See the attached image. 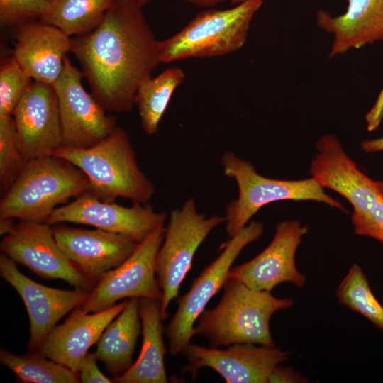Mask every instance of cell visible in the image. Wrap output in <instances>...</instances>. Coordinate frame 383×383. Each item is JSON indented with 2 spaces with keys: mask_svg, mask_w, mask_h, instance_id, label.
<instances>
[{
  "mask_svg": "<svg viewBox=\"0 0 383 383\" xmlns=\"http://www.w3.org/2000/svg\"><path fill=\"white\" fill-rule=\"evenodd\" d=\"M143 335L138 357L123 374L113 377L116 383H166L164 362L167 349L163 340L160 301L138 299Z\"/></svg>",
  "mask_w": 383,
  "mask_h": 383,
  "instance_id": "44dd1931",
  "label": "cell"
},
{
  "mask_svg": "<svg viewBox=\"0 0 383 383\" xmlns=\"http://www.w3.org/2000/svg\"><path fill=\"white\" fill-rule=\"evenodd\" d=\"M307 379L299 374L289 367L281 366L275 367L271 374L268 382H306Z\"/></svg>",
  "mask_w": 383,
  "mask_h": 383,
  "instance_id": "1f68e13d",
  "label": "cell"
},
{
  "mask_svg": "<svg viewBox=\"0 0 383 383\" xmlns=\"http://www.w3.org/2000/svg\"><path fill=\"white\" fill-rule=\"evenodd\" d=\"M221 163L223 174L233 179L238 189V197L226 207V231L229 238L243 229L262 206L278 201H316L346 211L313 177L301 180L265 177L231 151L222 155Z\"/></svg>",
  "mask_w": 383,
  "mask_h": 383,
  "instance_id": "8992f818",
  "label": "cell"
},
{
  "mask_svg": "<svg viewBox=\"0 0 383 383\" xmlns=\"http://www.w3.org/2000/svg\"><path fill=\"white\" fill-rule=\"evenodd\" d=\"M25 160L20 150L12 116L0 117V185L4 194L21 172Z\"/></svg>",
  "mask_w": 383,
  "mask_h": 383,
  "instance_id": "4316f807",
  "label": "cell"
},
{
  "mask_svg": "<svg viewBox=\"0 0 383 383\" xmlns=\"http://www.w3.org/2000/svg\"><path fill=\"white\" fill-rule=\"evenodd\" d=\"M95 353L88 352L80 361L77 367V374L80 382L83 383H110L111 379L104 375L98 367Z\"/></svg>",
  "mask_w": 383,
  "mask_h": 383,
  "instance_id": "4dcf8cb0",
  "label": "cell"
},
{
  "mask_svg": "<svg viewBox=\"0 0 383 383\" xmlns=\"http://www.w3.org/2000/svg\"><path fill=\"white\" fill-rule=\"evenodd\" d=\"M230 1H231V2L232 4H237L241 2V1H244V0H230Z\"/></svg>",
  "mask_w": 383,
  "mask_h": 383,
  "instance_id": "f35d334b",
  "label": "cell"
},
{
  "mask_svg": "<svg viewBox=\"0 0 383 383\" xmlns=\"http://www.w3.org/2000/svg\"><path fill=\"white\" fill-rule=\"evenodd\" d=\"M165 231V226L160 227L138 243L123 262L101 277L90 289L87 300L75 310L84 313L99 312L126 298L161 301L162 292L155 274V258Z\"/></svg>",
  "mask_w": 383,
  "mask_h": 383,
  "instance_id": "9c48e42d",
  "label": "cell"
},
{
  "mask_svg": "<svg viewBox=\"0 0 383 383\" xmlns=\"http://www.w3.org/2000/svg\"><path fill=\"white\" fill-rule=\"evenodd\" d=\"M362 148L367 152H377L383 151V138L364 140Z\"/></svg>",
  "mask_w": 383,
  "mask_h": 383,
  "instance_id": "836d02e7",
  "label": "cell"
},
{
  "mask_svg": "<svg viewBox=\"0 0 383 383\" xmlns=\"http://www.w3.org/2000/svg\"><path fill=\"white\" fill-rule=\"evenodd\" d=\"M218 304L205 309L196 321L194 335L206 338L211 347L250 343L274 347L270 321L277 311L293 305L289 298H277L271 292L252 289L228 278Z\"/></svg>",
  "mask_w": 383,
  "mask_h": 383,
  "instance_id": "7a4b0ae2",
  "label": "cell"
},
{
  "mask_svg": "<svg viewBox=\"0 0 383 383\" xmlns=\"http://www.w3.org/2000/svg\"><path fill=\"white\" fill-rule=\"evenodd\" d=\"M52 231L65 255L94 285L104 274L123 262L138 244L124 235L99 228L58 226Z\"/></svg>",
  "mask_w": 383,
  "mask_h": 383,
  "instance_id": "e0dca14e",
  "label": "cell"
},
{
  "mask_svg": "<svg viewBox=\"0 0 383 383\" xmlns=\"http://www.w3.org/2000/svg\"><path fill=\"white\" fill-rule=\"evenodd\" d=\"M184 78L183 71L177 67L165 70L155 77H150L139 87L135 99L143 131L148 135L158 129L170 99Z\"/></svg>",
  "mask_w": 383,
  "mask_h": 383,
  "instance_id": "cb8c5ba5",
  "label": "cell"
},
{
  "mask_svg": "<svg viewBox=\"0 0 383 383\" xmlns=\"http://www.w3.org/2000/svg\"><path fill=\"white\" fill-rule=\"evenodd\" d=\"M379 189L381 192L383 194V181H377Z\"/></svg>",
  "mask_w": 383,
  "mask_h": 383,
  "instance_id": "8d00e7d4",
  "label": "cell"
},
{
  "mask_svg": "<svg viewBox=\"0 0 383 383\" xmlns=\"http://www.w3.org/2000/svg\"><path fill=\"white\" fill-rule=\"evenodd\" d=\"M262 4V0H244L232 8L200 12L178 33L159 41L160 62L220 57L239 50Z\"/></svg>",
  "mask_w": 383,
  "mask_h": 383,
  "instance_id": "5b68a950",
  "label": "cell"
},
{
  "mask_svg": "<svg viewBox=\"0 0 383 383\" xmlns=\"http://www.w3.org/2000/svg\"><path fill=\"white\" fill-rule=\"evenodd\" d=\"M166 213L155 211L146 204L135 202L124 206L105 201L87 192L71 203L56 208L46 223L62 222L89 225L128 236L140 243L157 228L164 226Z\"/></svg>",
  "mask_w": 383,
  "mask_h": 383,
  "instance_id": "7c38bea8",
  "label": "cell"
},
{
  "mask_svg": "<svg viewBox=\"0 0 383 383\" xmlns=\"http://www.w3.org/2000/svg\"><path fill=\"white\" fill-rule=\"evenodd\" d=\"M128 300L103 311L84 313L73 310L48 334L35 352L77 373V367L91 346L98 342L106 326L124 309Z\"/></svg>",
  "mask_w": 383,
  "mask_h": 383,
  "instance_id": "d6986e66",
  "label": "cell"
},
{
  "mask_svg": "<svg viewBox=\"0 0 383 383\" xmlns=\"http://www.w3.org/2000/svg\"><path fill=\"white\" fill-rule=\"evenodd\" d=\"M316 22L333 36L329 57L340 55L383 39V0H348L345 13L333 16L319 10Z\"/></svg>",
  "mask_w": 383,
  "mask_h": 383,
  "instance_id": "ffe728a7",
  "label": "cell"
},
{
  "mask_svg": "<svg viewBox=\"0 0 383 383\" xmlns=\"http://www.w3.org/2000/svg\"><path fill=\"white\" fill-rule=\"evenodd\" d=\"M33 79L11 56L0 67V117L11 116Z\"/></svg>",
  "mask_w": 383,
  "mask_h": 383,
  "instance_id": "83f0119b",
  "label": "cell"
},
{
  "mask_svg": "<svg viewBox=\"0 0 383 383\" xmlns=\"http://www.w3.org/2000/svg\"><path fill=\"white\" fill-rule=\"evenodd\" d=\"M143 6L138 0H116L97 28L71 37L70 52L106 111H130L139 87L160 63Z\"/></svg>",
  "mask_w": 383,
  "mask_h": 383,
  "instance_id": "6da1fadb",
  "label": "cell"
},
{
  "mask_svg": "<svg viewBox=\"0 0 383 383\" xmlns=\"http://www.w3.org/2000/svg\"><path fill=\"white\" fill-rule=\"evenodd\" d=\"M141 329L138 299H129L124 309L102 333L94 353L113 377L123 374L133 365Z\"/></svg>",
  "mask_w": 383,
  "mask_h": 383,
  "instance_id": "7402d4cb",
  "label": "cell"
},
{
  "mask_svg": "<svg viewBox=\"0 0 383 383\" xmlns=\"http://www.w3.org/2000/svg\"><path fill=\"white\" fill-rule=\"evenodd\" d=\"M225 222V216H206L199 213L192 199L171 211L155 258V274L162 292V319L167 316L170 302L178 296L197 249L214 228Z\"/></svg>",
  "mask_w": 383,
  "mask_h": 383,
  "instance_id": "52a82bcc",
  "label": "cell"
},
{
  "mask_svg": "<svg viewBox=\"0 0 383 383\" xmlns=\"http://www.w3.org/2000/svg\"><path fill=\"white\" fill-rule=\"evenodd\" d=\"M351 218L356 234L372 238L383 244V194L378 185L353 210Z\"/></svg>",
  "mask_w": 383,
  "mask_h": 383,
  "instance_id": "f1b7e54d",
  "label": "cell"
},
{
  "mask_svg": "<svg viewBox=\"0 0 383 383\" xmlns=\"http://www.w3.org/2000/svg\"><path fill=\"white\" fill-rule=\"evenodd\" d=\"M383 118V89L379 92L375 103L365 116L367 130L372 131L380 124Z\"/></svg>",
  "mask_w": 383,
  "mask_h": 383,
  "instance_id": "d6a6232c",
  "label": "cell"
},
{
  "mask_svg": "<svg viewBox=\"0 0 383 383\" xmlns=\"http://www.w3.org/2000/svg\"><path fill=\"white\" fill-rule=\"evenodd\" d=\"M3 254L45 279H62L76 289H91L82 274L58 246L46 222L21 221L1 242Z\"/></svg>",
  "mask_w": 383,
  "mask_h": 383,
  "instance_id": "8fae6325",
  "label": "cell"
},
{
  "mask_svg": "<svg viewBox=\"0 0 383 383\" xmlns=\"http://www.w3.org/2000/svg\"><path fill=\"white\" fill-rule=\"evenodd\" d=\"M336 298L340 304L362 315L383 331V306L372 293L359 265H351L337 288Z\"/></svg>",
  "mask_w": 383,
  "mask_h": 383,
  "instance_id": "484cf974",
  "label": "cell"
},
{
  "mask_svg": "<svg viewBox=\"0 0 383 383\" xmlns=\"http://www.w3.org/2000/svg\"><path fill=\"white\" fill-rule=\"evenodd\" d=\"M185 372L195 379L202 367H209L227 383H267L276 367L289 353L274 347L250 343L233 344L226 349L189 344L185 350Z\"/></svg>",
  "mask_w": 383,
  "mask_h": 383,
  "instance_id": "4fadbf2b",
  "label": "cell"
},
{
  "mask_svg": "<svg viewBox=\"0 0 383 383\" xmlns=\"http://www.w3.org/2000/svg\"><path fill=\"white\" fill-rule=\"evenodd\" d=\"M13 219L11 218H0V235L1 236L4 237L12 231L16 225Z\"/></svg>",
  "mask_w": 383,
  "mask_h": 383,
  "instance_id": "e575fe53",
  "label": "cell"
},
{
  "mask_svg": "<svg viewBox=\"0 0 383 383\" xmlns=\"http://www.w3.org/2000/svg\"><path fill=\"white\" fill-rule=\"evenodd\" d=\"M116 0H50L39 21L52 25L70 37L97 28Z\"/></svg>",
  "mask_w": 383,
  "mask_h": 383,
  "instance_id": "603a6c76",
  "label": "cell"
},
{
  "mask_svg": "<svg viewBox=\"0 0 383 383\" xmlns=\"http://www.w3.org/2000/svg\"><path fill=\"white\" fill-rule=\"evenodd\" d=\"M50 155L77 167L90 182V192L100 199L113 202L121 197L146 204L155 187L140 170L128 135L116 127L96 145L87 148L60 146Z\"/></svg>",
  "mask_w": 383,
  "mask_h": 383,
  "instance_id": "3957f363",
  "label": "cell"
},
{
  "mask_svg": "<svg viewBox=\"0 0 383 383\" xmlns=\"http://www.w3.org/2000/svg\"><path fill=\"white\" fill-rule=\"evenodd\" d=\"M82 72L65 57L62 72L52 84L57 95L62 132V146L91 147L116 127V119L106 113L82 84Z\"/></svg>",
  "mask_w": 383,
  "mask_h": 383,
  "instance_id": "30bf717a",
  "label": "cell"
},
{
  "mask_svg": "<svg viewBox=\"0 0 383 383\" xmlns=\"http://www.w3.org/2000/svg\"><path fill=\"white\" fill-rule=\"evenodd\" d=\"M12 116L25 161L50 155L62 145L58 102L52 85L33 80Z\"/></svg>",
  "mask_w": 383,
  "mask_h": 383,
  "instance_id": "2e32d148",
  "label": "cell"
},
{
  "mask_svg": "<svg viewBox=\"0 0 383 383\" xmlns=\"http://www.w3.org/2000/svg\"><path fill=\"white\" fill-rule=\"evenodd\" d=\"M188 3L200 7H212L227 0H184Z\"/></svg>",
  "mask_w": 383,
  "mask_h": 383,
  "instance_id": "d590c367",
  "label": "cell"
},
{
  "mask_svg": "<svg viewBox=\"0 0 383 383\" xmlns=\"http://www.w3.org/2000/svg\"><path fill=\"white\" fill-rule=\"evenodd\" d=\"M143 6H145L147 3L151 1L152 0H138Z\"/></svg>",
  "mask_w": 383,
  "mask_h": 383,
  "instance_id": "74e56055",
  "label": "cell"
},
{
  "mask_svg": "<svg viewBox=\"0 0 383 383\" xmlns=\"http://www.w3.org/2000/svg\"><path fill=\"white\" fill-rule=\"evenodd\" d=\"M0 362L23 383H78L79 375L68 367L35 351L23 355L0 350Z\"/></svg>",
  "mask_w": 383,
  "mask_h": 383,
  "instance_id": "d4e9b609",
  "label": "cell"
},
{
  "mask_svg": "<svg viewBox=\"0 0 383 383\" xmlns=\"http://www.w3.org/2000/svg\"><path fill=\"white\" fill-rule=\"evenodd\" d=\"M77 167L52 155L26 160L0 201V218L46 222L57 205L90 192Z\"/></svg>",
  "mask_w": 383,
  "mask_h": 383,
  "instance_id": "277c9868",
  "label": "cell"
},
{
  "mask_svg": "<svg viewBox=\"0 0 383 383\" xmlns=\"http://www.w3.org/2000/svg\"><path fill=\"white\" fill-rule=\"evenodd\" d=\"M50 0H0V21L16 27L40 19Z\"/></svg>",
  "mask_w": 383,
  "mask_h": 383,
  "instance_id": "f546056e",
  "label": "cell"
},
{
  "mask_svg": "<svg viewBox=\"0 0 383 383\" xmlns=\"http://www.w3.org/2000/svg\"><path fill=\"white\" fill-rule=\"evenodd\" d=\"M15 31L12 56L33 80L52 85L70 52L71 37L39 20L19 25Z\"/></svg>",
  "mask_w": 383,
  "mask_h": 383,
  "instance_id": "ac0fdd59",
  "label": "cell"
},
{
  "mask_svg": "<svg viewBox=\"0 0 383 383\" xmlns=\"http://www.w3.org/2000/svg\"><path fill=\"white\" fill-rule=\"evenodd\" d=\"M307 229L296 221L279 223L270 243L256 257L232 267L228 278L235 279L257 290H272L279 284L290 282L299 288L306 277L297 269L295 256Z\"/></svg>",
  "mask_w": 383,
  "mask_h": 383,
  "instance_id": "9a60e30c",
  "label": "cell"
},
{
  "mask_svg": "<svg viewBox=\"0 0 383 383\" xmlns=\"http://www.w3.org/2000/svg\"><path fill=\"white\" fill-rule=\"evenodd\" d=\"M263 232L261 222L251 221L222 245L220 255L196 277L189 291L177 301V309L165 328L168 351L177 355L185 350L194 336V327L209 301L223 287L232 265L243 248Z\"/></svg>",
  "mask_w": 383,
  "mask_h": 383,
  "instance_id": "ba28073f",
  "label": "cell"
},
{
  "mask_svg": "<svg viewBox=\"0 0 383 383\" xmlns=\"http://www.w3.org/2000/svg\"><path fill=\"white\" fill-rule=\"evenodd\" d=\"M0 274L18 292L26 308L30 321V351L38 350L57 322L80 306L90 291L60 289L40 284L24 275L16 262L3 253L0 256Z\"/></svg>",
  "mask_w": 383,
  "mask_h": 383,
  "instance_id": "5bb4252c",
  "label": "cell"
}]
</instances>
